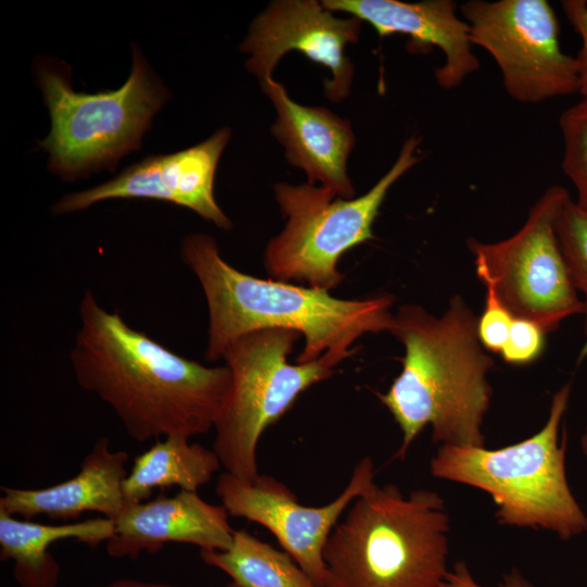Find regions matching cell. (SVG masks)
<instances>
[{"label":"cell","instance_id":"d6986e66","mask_svg":"<svg viewBox=\"0 0 587 587\" xmlns=\"http://www.w3.org/2000/svg\"><path fill=\"white\" fill-rule=\"evenodd\" d=\"M221 466L213 449L185 436L163 437L134 460L123 484L125 502L147 501L155 489L198 491Z\"/></svg>","mask_w":587,"mask_h":587},{"label":"cell","instance_id":"f1b7e54d","mask_svg":"<svg viewBox=\"0 0 587 587\" xmlns=\"http://www.w3.org/2000/svg\"><path fill=\"white\" fill-rule=\"evenodd\" d=\"M226 587H236V585L234 583H230Z\"/></svg>","mask_w":587,"mask_h":587},{"label":"cell","instance_id":"4316f807","mask_svg":"<svg viewBox=\"0 0 587 587\" xmlns=\"http://www.w3.org/2000/svg\"><path fill=\"white\" fill-rule=\"evenodd\" d=\"M95 587H179L171 584L159 583V582H149L140 580L134 578H118L107 585L95 586Z\"/></svg>","mask_w":587,"mask_h":587},{"label":"cell","instance_id":"30bf717a","mask_svg":"<svg viewBox=\"0 0 587 587\" xmlns=\"http://www.w3.org/2000/svg\"><path fill=\"white\" fill-rule=\"evenodd\" d=\"M460 11L473 46L495 60L511 98L539 103L579 93L576 59L563 52L547 0H470Z\"/></svg>","mask_w":587,"mask_h":587},{"label":"cell","instance_id":"8992f818","mask_svg":"<svg viewBox=\"0 0 587 587\" xmlns=\"http://www.w3.org/2000/svg\"><path fill=\"white\" fill-rule=\"evenodd\" d=\"M35 76L51 121L39 146L48 153L50 172L67 182L114 170L140 147L168 96L138 48H133L127 80L115 90H74L71 67L52 58L37 59Z\"/></svg>","mask_w":587,"mask_h":587},{"label":"cell","instance_id":"2e32d148","mask_svg":"<svg viewBox=\"0 0 587 587\" xmlns=\"http://www.w3.org/2000/svg\"><path fill=\"white\" fill-rule=\"evenodd\" d=\"M260 84L275 108L276 120L271 132L284 147L288 163L305 172L308 184L319 182L338 198H354L355 190L347 173L355 142L350 122L326 108L295 102L272 77Z\"/></svg>","mask_w":587,"mask_h":587},{"label":"cell","instance_id":"7c38bea8","mask_svg":"<svg viewBox=\"0 0 587 587\" xmlns=\"http://www.w3.org/2000/svg\"><path fill=\"white\" fill-rule=\"evenodd\" d=\"M361 25L354 16H335L315 0H276L252 22L240 50L249 54L246 67L260 82L272 77L284 54L300 51L329 70L324 93L329 101L340 102L350 93L354 73L345 50L359 40Z\"/></svg>","mask_w":587,"mask_h":587},{"label":"cell","instance_id":"6da1fadb","mask_svg":"<svg viewBox=\"0 0 587 587\" xmlns=\"http://www.w3.org/2000/svg\"><path fill=\"white\" fill-rule=\"evenodd\" d=\"M71 364L78 385L111 407L126 433L145 442L214 428L230 385L225 366L176 354L129 326L86 290Z\"/></svg>","mask_w":587,"mask_h":587},{"label":"cell","instance_id":"277c9868","mask_svg":"<svg viewBox=\"0 0 587 587\" xmlns=\"http://www.w3.org/2000/svg\"><path fill=\"white\" fill-rule=\"evenodd\" d=\"M448 532L437 492L405 496L394 484L374 483L327 539L325 587H439L449 571Z\"/></svg>","mask_w":587,"mask_h":587},{"label":"cell","instance_id":"52a82bcc","mask_svg":"<svg viewBox=\"0 0 587 587\" xmlns=\"http://www.w3.org/2000/svg\"><path fill=\"white\" fill-rule=\"evenodd\" d=\"M420 142L421 137L410 136L387 173L358 198H338L310 184H276L274 195L286 224L266 246L264 265L271 277L326 291L336 288L342 280L340 258L373 239V224L387 192L420 161Z\"/></svg>","mask_w":587,"mask_h":587},{"label":"cell","instance_id":"5b68a950","mask_svg":"<svg viewBox=\"0 0 587 587\" xmlns=\"http://www.w3.org/2000/svg\"><path fill=\"white\" fill-rule=\"evenodd\" d=\"M571 391V383L564 384L544 427L516 444L498 449L440 446L430 461L432 475L487 492L502 525L550 530L563 540L582 535L587 516L567 482L566 434L559 439Z\"/></svg>","mask_w":587,"mask_h":587},{"label":"cell","instance_id":"ac0fdd59","mask_svg":"<svg viewBox=\"0 0 587 587\" xmlns=\"http://www.w3.org/2000/svg\"><path fill=\"white\" fill-rule=\"evenodd\" d=\"M114 534V521L102 517L64 524H41L0 510V559L13 562L20 587H57L60 565L49 548L75 539L90 548L107 542Z\"/></svg>","mask_w":587,"mask_h":587},{"label":"cell","instance_id":"e0dca14e","mask_svg":"<svg viewBox=\"0 0 587 587\" xmlns=\"http://www.w3.org/2000/svg\"><path fill=\"white\" fill-rule=\"evenodd\" d=\"M128 460L126 451H113L110 440L100 437L72 478L39 489L1 487L0 510L26 520L46 515L67 521L97 512L114 521L126 505L123 484Z\"/></svg>","mask_w":587,"mask_h":587},{"label":"cell","instance_id":"7402d4cb","mask_svg":"<svg viewBox=\"0 0 587 587\" xmlns=\"http://www.w3.org/2000/svg\"><path fill=\"white\" fill-rule=\"evenodd\" d=\"M562 171L576 189V203L587 210V96L560 116Z\"/></svg>","mask_w":587,"mask_h":587},{"label":"cell","instance_id":"4fadbf2b","mask_svg":"<svg viewBox=\"0 0 587 587\" xmlns=\"http://www.w3.org/2000/svg\"><path fill=\"white\" fill-rule=\"evenodd\" d=\"M230 137V129L224 127L190 148L147 157L111 180L62 197L53 212L67 214L110 199H155L190 209L218 228L229 230L233 225L215 200L214 180Z\"/></svg>","mask_w":587,"mask_h":587},{"label":"cell","instance_id":"8fae6325","mask_svg":"<svg viewBox=\"0 0 587 587\" xmlns=\"http://www.w3.org/2000/svg\"><path fill=\"white\" fill-rule=\"evenodd\" d=\"M374 483V464L365 457L353 467L339 496L320 507L300 503L286 484L265 474L249 480L224 471L217 478L215 494L230 516L266 528L283 550L319 586L325 587L323 554L327 539L352 501Z\"/></svg>","mask_w":587,"mask_h":587},{"label":"cell","instance_id":"ba28073f","mask_svg":"<svg viewBox=\"0 0 587 587\" xmlns=\"http://www.w3.org/2000/svg\"><path fill=\"white\" fill-rule=\"evenodd\" d=\"M300 335L270 328L245 334L223 353L230 385L215 422L213 450L224 471L252 480L258 470V445L308 388L332 376L321 358L291 364L288 354Z\"/></svg>","mask_w":587,"mask_h":587},{"label":"cell","instance_id":"d4e9b609","mask_svg":"<svg viewBox=\"0 0 587 587\" xmlns=\"http://www.w3.org/2000/svg\"><path fill=\"white\" fill-rule=\"evenodd\" d=\"M562 10L580 38V48L575 57L579 77V93L587 96V1L563 0Z\"/></svg>","mask_w":587,"mask_h":587},{"label":"cell","instance_id":"484cf974","mask_svg":"<svg viewBox=\"0 0 587 587\" xmlns=\"http://www.w3.org/2000/svg\"><path fill=\"white\" fill-rule=\"evenodd\" d=\"M439 587H484L473 577L464 562H457L446 574ZM498 587H533L519 572L504 575Z\"/></svg>","mask_w":587,"mask_h":587},{"label":"cell","instance_id":"9a60e30c","mask_svg":"<svg viewBox=\"0 0 587 587\" xmlns=\"http://www.w3.org/2000/svg\"><path fill=\"white\" fill-rule=\"evenodd\" d=\"M332 12H346L373 26L380 37L402 34L413 39L416 48L436 47L445 62L435 70L437 84L445 90L460 86L479 70L473 52L470 27L457 14L452 0H324Z\"/></svg>","mask_w":587,"mask_h":587},{"label":"cell","instance_id":"9c48e42d","mask_svg":"<svg viewBox=\"0 0 587 587\" xmlns=\"http://www.w3.org/2000/svg\"><path fill=\"white\" fill-rule=\"evenodd\" d=\"M570 199L566 188L550 186L511 237L497 242L467 239L476 275L485 287L495 291L514 317L530 320L547 333L583 312L555 230Z\"/></svg>","mask_w":587,"mask_h":587},{"label":"cell","instance_id":"ffe728a7","mask_svg":"<svg viewBox=\"0 0 587 587\" xmlns=\"http://www.w3.org/2000/svg\"><path fill=\"white\" fill-rule=\"evenodd\" d=\"M202 561L227 574L236 587H321L285 551L245 529L226 550H200Z\"/></svg>","mask_w":587,"mask_h":587},{"label":"cell","instance_id":"cb8c5ba5","mask_svg":"<svg viewBox=\"0 0 587 587\" xmlns=\"http://www.w3.org/2000/svg\"><path fill=\"white\" fill-rule=\"evenodd\" d=\"M513 321V314L503 305L495 291L486 287L485 308L477 319V335L482 346L487 351L500 354Z\"/></svg>","mask_w":587,"mask_h":587},{"label":"cell","instance_id":"5bb4252c","mask_svg":"<svg viewBox=\"0 0 587 587\" xmlns=\"http://www.w3.org/2000/svg\"><path fill=\"white\" fill-rule=\"evenodd\" d=\"M229 516L225 507L203 500L198 491L179 490L172 497L161 494L126 504L114 520V534L105 549L113 558L132 560L142 552L155 554L170 542L223 551L232 545L235 533Z\"/></svg>","mask_w":587,"mask_h":587},{"label":"cell","instance_id":"83f0119b","mask_svg":"<svg viewBox=\"0 0 587 587\" xmlns=\"http://www.w3.org/2000/svg\"><path fill=\"white\" fill-rule=\"evenodd\" d=\"M580 447H582V451L587 460V427L580 438Z\"/></svg>","mask_w":587,"mask_h":587},{"label":"cell","instance_id":"44dd1931","mask_svg":"<svg viewBox=\"0 0 587 587\" xmlns=\"http://www.w3.org/2000/svg\"><path fill=\"white\" fill-rule=\"evenodd\" d=\"M555 230L574 287L583 295L582 314L587 337V210L571 198L557 221Z\"/></svg>","mask_w":587,"mask_h":587},{"label":"cell","instance_id":"3957f363","mask_svg":"<svg viewBox=\"0 0 587 587\" xmlns=\"http://www.w3.org/2000/svg\"><path fill=\"white\" fill-rule=\"evenodd\" d=\"M390 333L404 347L402 370L379 395L402 433V460L424 427L440 446L484 447L482 432L494 360L477 335V317L454 296L441 316L415 304L402 305Z\"/></svg>","mask_w":587,"mask_h":587},{"label":"cell","instance_id":"603a6c76","mask_svg":"<svg viewBox=\"0 0 587 587\" xmlns=\"http://www.w3.org/2000/svg\"><path fill=\"white\" fill-rule=\"evenodd\" d=\"M547 332L537 323L514 317L500 355L504 362L524 365L537 360L544 351Z\"/></svg>","mask_w":587,"mask_h":587},{"label":"cell","instance_id":"7a4b0ae2","mask_svg":"<svg viewBox=\"0 0 587 587\" xmlns=\"http://www.w3.org/2000/svg\"><path fill=\"white\" fill-rule=\"evenodd\" d=\"M180 253L207 299L209 361L222 358L228 345L245 334L283 328L304 337L296 363L321 358L334 369L353 353L361 336L390 332L394 325L391 295L346 300L326 290L254 277L228 264L214 238L204 233L188 235Z\"/></svg>","mask_w":587,"mask_h":587}]
</instances>
